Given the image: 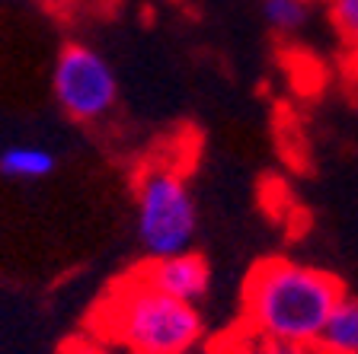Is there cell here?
<instances>
[{
  "label": "cell",
  "instance_id": "7",
  "mask_svg": "<svg viewBox=\"0 0 358 354\" xmlns=\"http://www.w3.org/2000/svg\"><path fill=\"white\" fill-rule=\"evenodd\" d=\"M211 354H320V351H317V345L275 339V335L256 332V329L240 323L234 332H227L221 341H215Z\"/></svg>",
  "mask_w": 358,
  "mask_h": 354
},
{
  "label": "cell",
  "instance_id": "4",
  "mask_svg": "<svg viewBox=\"0 0 358 354\" xmlns=\"http://www.w3.org/2000/svg\"><path fill=\"white\" fill-rule=\"evenodd\" d=\"M52 93L67 118L96 125L119 105V77L93 45L67 42L52 67Z\"/></svg>",
  "mask_w": 358,
  "mask_h": 354
},
{
  "label": "cell",
  "instance_id": "6",
  "mask_svg": "<svg viewBox=\"0 0 358 354\" xmlns=\"http://www.w3.org/2000/svg\"><path fill=\"white\" fill-rule=\"evenodd\" d=\"M320 354H358V297L343 294L336 300L317 339Z\"/></svg>",
  "mask_w": 358,
  "mask_h": 354
},
{
  "label": "cell",
  "instance_id": "10",
  "mask_svg": "<svg viewBox=\"0 0 358 354\" xmlns=\"http://www.w3.org/2000/svg\"><path fill=\"white\" fill-rule=\"evenodd\" d=\"M323 10H327L336 38L345 48L358 45V0H323Z\"/></svg>",
  "mask_w": 358,
  "mask_h": 354
},
{
  "label": "cell",
  "instance_id": "12",
  "mask_svg": "<svg viewBox=\"0 0 358 354\" xmlns=\"http://www.w3.org/2000/svg\"><path fill=\"white\" fill-rule=\"evenodd\" d=\"M345 71H349V80L358 87V45H352V48H345Z\"/></svg>",
  "mask_w": 358,
  "mask_h": 354
},
{
  "label": "cell",
  "instance_id": "5",
  "mask_svg": "<svg viewBox=\"0 0 358 354\" xmlns=\"http://www.w3.org/2000/svg\"><path fill=\"white\" fill-rule=\"evenodd\" d=\"M138 272L154 288L166 290V294L179 297V300H189V303H199L211 290V265H208V258L199 256L195 249L164 256V258H148Z\"/></svg>",
  "mask_w": 358,
  "mask_h": 354
},
{
  "label": "cell",
  "instance_id": "2",
  "mask_svg": "<svg viewBox=\"0 0 358 354\" xmlns=\"http://www.w3.org/2000/svg\"><path fill=\"white\" fill-rule=\"evenodd\" d=\"M90 332L128 354H182L205 341V316L199 303L154 288L134 268L99 297Z\"/></svg>",
  "mask_w": 358,
  "mask_h": 354
},
{
  "label": "cell",
  "instance_id": "9",
  "mask_svg": "<svg viewBox=\"0 0 358 354\" xmlns=\"http://www.w3.org/2000/svg\"><path fill=\"white\" fill-rule=\"evenodd\" d=\"M317 0H262V20L278 36H298L310 26Z\"/></svg>",
  "mask_w": 358,
  "mask_h": 354
},
{
  "label": "cell",
  "instance_id": "11",
  "mask_svg": "<svg viewBox=\"0 0 358 354\" xmlns=\"http://www.w3.org/2000/svg\"><path fill=\"white\" fill-rule=\"evenodd\" d=\"M55 354H112V345H106L103 339H96V335L90 332V335H74V339H67Z\"/></svg>",
  "mask_w": 358,
  "mask_h": 354
},
{
  "label": "cell",
  "instance_id": "13",
  "mask_svg": "<svg viewBox=\"0 0 358 354\" xmlns=\"http://www.w3.org/2000/svg\"><path fill=\"white\" fill-rule=\"evenodd\" d=\"M45 10H52V13H67V10H74L80 0H38Z\"/></svg>",
  "mask_w": 358,
  "mask_h": 354
},
{
  "label": "cell",
  "instance_id": "1",
  "mask_svg": "<svg viewBox=\"0 0 358 354\" xmlns=\"http://www.w3.org/2000/svg\"><path fill=\"white\" fill-rule=\"evenodd\" d=\"M345 294L343 281L288 256L256 262L240 290V323L275 339L317 345L327 316Z\"/></svg>",
  "mask_w": 358,
  "mask_h": 354
},
{
  "label": "cell",
  "instance_id": "3",
  "mask_svg": "<svg viewBox=\"0 0 358 354\" xmlns=\"http://www.w3.org/2000/svg\"><path fill=\"white\" fill-rule=\"evenodd\" d=\"M134 233L148 258L192 249L199 205L176 160H148L134 176Z\"/></svg>",
  "mask_w": 358,
  "mask_h": 354
},
{
  "label": "cell",
  "instance_id": "8",
  "mask_svg": "<svg viewBox=\"0 0 358 354\" xmlns=\"http://www.w3.org/2000/svg\"><path fill=\"white\" fill-rule=\"evenodd\" d=\"M58 166L55 154L38 144H13L0 154V172L13 182H42Z\"/></svg>",
  "mask_w": 358,
  "mask_h": 354
},
{
  "label": "cell",
  "instance_id": "14",
  "mask_svg": "<svg viewBox=\"0 0 358 354\" xmlns=\"http://www.w3.org/2000/svg\"><path fill=\"white\" fill-rule=\"evenodd\" d=\"M182 354H199V351H182Z\"/></svg>",
  "mask_w": 358,
  "mask_h": 354
}]
</instances>
